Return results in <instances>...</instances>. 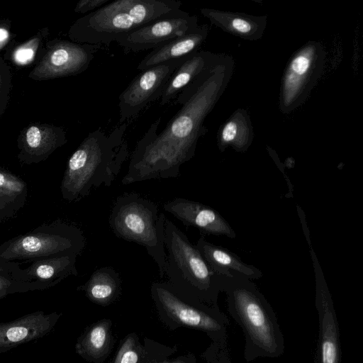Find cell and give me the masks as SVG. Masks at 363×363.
<instances>
[{
    "label": "cell",
    "mask_w": 363,
    "mask_h": 363,
    "mask_svg": "<svg viewBox=\"0 0 363 363\" xmlns=\"http://www.w3.org/2000/svg\"><path fill=\"white\" fill-rule=\"evenodd\" d=\"M218 72L212 64L174 99L179 110L157 133L159 117L138 142L132 153L123 185L154 179L177 178L181 166L195 155L203 121L216 101Z\"/></svg>",
    "instance_id": "1"
},
{
    "label": "cell",
    "mask_w": 363,
    "mask_h": 363,
    "mask_svg": "<svg viewBox=\"0 0 363 363\" xmlns=\"http://www.w3.org/2000/svg\"><path fill=\"white\" fill-rule=\"evenodd\" d=\"M126 128V122L110 133L99 128L84 139L68 160L60 186L63 199L79 201L94 189L111 186L129 156Z\"/></svg>",
    "instance_id": "2"
},
{
    "label": "cell",
    "mask_w": 363,
    "mask_h": 363,
    "mask_svg": "<svg viewBox=\"0 0 363 363\" xmlns=\"http://www.w3.org/2000/svg\"><path fill=\"white\" fill-rule=\"evenodd\" d=\"M223 291L228 312L244 333L245 360L250 362L281 356L285 344L277 317L252 279L227 278Z\"/></svg>",
    "instance_id": "3"
},
{
    "label": "cell",
    "mask_w": 363,
    "mask_h": 363,
    "mask_svg": "<svg viewBox=\"0 0 363 363\" xmlns=\"http://www.w3.org/2000/svg\"><path fill=\"white\" fill-rule=\"evenodd\" d=\"M174 0H116L79 19L72 38L82 43H118L140 27L181 9Z\"/></svg>",
    "instance_id": "4"
},
{
    "label": "cell",
    "mask_w": 363,
    "mask_h": 363,
    "mask_svg": "<svg viewBox=\"0 0 363 363\" xmlns=\"http://www.w3.org/2000/svg\"><path fill=\"white\" fill-rule=\"evenodd\" d=\"M166 216L153 201L137 193H125L114 202L108 223L116 237L144 247L165 274L167 253L164 245Z\"/></svg>",
    "instance_id": "5"
},
{
    "label": "cell",
    "mask_w": 363,
    "mask_h": 363,
    "mask_svg": "<svg viewBox=\"0 0 363 363\" xmlns=\"http://www.w3.org/2000/svg\"><path fill=\"white\" fill-rule=\"evenodd\" d=\"M164 235L167 252L164 274L172 286L182 287L206 301L216 302L218 293L223 291L227 278L216 274L196 245L167 218Z\"/></svg>",
    "instance_id": "6"
},
{
    "label": "cell",
    "mask_w": 363,
    "mask_h": 363,
    "mask_svg": "<svg viewBox=\"0 0 363 363\" xmlns=\"http://www.w3.org/2000/svg\"><path fill=\"white\" fill-rule=\"evenodd\" d=\"M86 245L83 231L74 225L57 220L0 245V256L7 260H36L74 253L79 255Z\"/></svg>",
    "instance_id": "7"
},
{
    "label": "cell",
    "mask_w": 363,
    "mask_h": 363,
    "mask_svg": "<svg viewBox=\"0 0 363 363\" xmlns=\"http://www.w3.org/2000/svg\"><path fill=\"white\" fill-rule=\"evenodd\" d=\"M152 291L165 311L180 323L211 335L216 344L220 363H231L227 346L229 320L217 307L200 308L186 303L169 284L155 283Z\"/></svg>",
    "instance_id": "8"
},
{
    "label": "cell",
    "mask_w": 363,
    "mask_h": 363,
    "mask_svg": "<svg viewBox=\"0 0 363 363\" xmlns=\"http://www.w3.org/2000/svg\"><path fill=\"white\" fill-rule=\"evenodd\" d=\"M189 55L160 64L138 74L119 95V123L135 118L147 104L160 98L174 70Z\"/></svg>",
    "instance_id": "9"
},
{
    "label": "cell",
    "mask_w": 363,
    "mask_h": 363,
    "mask_svg": "<svg viewBox=\"0 0 363 363\" xmlns=\"http://www.w3.org/2000/svg\"><path fill=\"white\" fill-rule=\"evenodd\" d=\"M311 255L315 277V304L318 317L313 363H341L340 329L334 303L313 250Z\"/></svg>",
    "instance_id": "10"
},
{
    "label": "cell",
    "mask_w": 363,
    "mask_h": 363,
    "mask_svg": "<svg viewBox=\"0 0 363 363\" xmlns=\"http://www.w3.org/2000/svg\"><path fill=\"white\" fill-rule=\"evenodd\" d=\"M198 26L196 16L180 9L131 32L117 43L125 53L154 50L192 32Z\"/></svg>",
    "instance_id": "11"
},
{
    "label": "cell",
    "mask_w": 363,
    "mask_h": 363,
    "mask_svg": "<svg viewBox=\"0 0 363 363\" xmlns=\"http://www.w3.org/2000/svg\"><path fill=\"white\" fill-rule=\"evenodd\" d=\"M163 208L186 226L199 229L203 235L236 236L233 228L215 209L198 201L175 198L166 202Z\"/></svg>",
    "instance_id": "12"
},
{
    "label": "cell",
    "mask_w": 363,
    "mask_h": 363,
    "mask_svg": "<svg viewBox=\"0 0 363 363\" xmlns=\"http://www.w3.org/2000/svg\"><path fill=\"white\" fill-rule=\"evenodd\" d=\"M56 312L35 311L0 323V353L48 334L60 318Z\"/></svg>",
    "instance_id": "13"
},
{
    "label": "cell",
    "mask_w": 363,
    "mask_h": 363,
    "mask_svg": "<svg viewBox=\"0 0 363 363\" xmlns=\"http://www.w3.org/2000/svg\"><path fill=\"white\" fill-rule=\"evenodd\" d=\"M77 256L69 253L33 260L28 267L23 269V279L30 286L31 291L54 286L64 279L78 274Z\"/></svg>",
    "instance_id": "14"
},
{
    "label": "cell",
    "mask_w": 363,
    "mask_h": 363,
    "mask_svg": "<svg viewBox=\"0 0 363 363\" xmlns=\"http://www.w3.org/2000/svg\"><path fill=\"white\" fill-rule=\"evenodd\" d=\"M196 247L211 269L221 277H244L252 280L262 276L258 268L243 262L237 255L228 249L209 242L203 236L199 238Z\"/></svg>",
    "instance_id": "15"
},
{
    "label": "cell",
    "mask_w": 363,
    "mask_h": 363,
    "mask_svg": "<svg viewBox=\"0 0 363 363\" xmlns=\"http://www.w3.org/2000/svg\"><path fill=\"white\" fill-rule=\"evenodd\" d=\"M208 28L198 26L192 32L177 38L150 51L139 63L138 69L143 71L167 62L188 56L197 51L206 39Z\"/></svg>",
    "instance_id": "16"
},
{
    "label": "cell",
    "mask_w": 363,
    "mask_h": 363,
    "mask_svg": "<svg viewBox=\"0 0 363 363\" xmlns=\"http://www.w3.org/2000/svg\"><path fill=\"white\" fill-rule=\"evenodd\" d=\"M213 57L205 51L191 54L173 72L160 97L163 106L174 99L182 90L212 64Z\"/></svg>",
    "instance_id": "17"
},
{
    "label": "cell",
    "mask_w": 363,
    "mask_h": 363,
    "mask_svg": "<svg viewBox=\"0 0 363 363\" xmlns=\"http://www.w3.org/2000/svg\"><path fill=\"white\" fill-rule=\"evenodd\" d=\"M120 278L117 272L112 267H101L90 277L88 281L81 288L93 300L106 302L118 293Z\"/></svg>",
    "instance_id": "18"
},
{
    "label": "cell",
    "mask_w": 363,
    "mask_h": 363,
    "mask_svg": "<svg viewBox=\"0 0 363 363\" xmlns=\"http://www.w3.org/2000/svg\"><path fill=\"white\" fill-rule=\"evenodd\" d=\"M27 186L21 178L0 171V200L18 210L27 197Z\"/></svg>",
    "instance_id": "19"
},
{
    "label": "cell",
    "mask_w": 363,
    "mask_h": 363,
    "mask_svg": "<svg viewBox=\"0 0 363 363\" xmlns=\"http://www.w3.org/2000/svg\"><path fill=\"white\" fill-rule=\"evenodd\" d=\"M311 62V57L306 52L300 53L293 59L284 82V93L287 99L292 98L297 93Z\"/></svg>",
    "instance_id": "20"
},
{
    "label": "cell",
    "mask_w": 363,
    "mask_h": 363,
    "mask_svg": "<svg viewBox=\"0 0 363 363\" xmlns=\"http://www.w3.org/2000/svg\"><path fill=\"white\" fill-rule=\"evenodd\" d=\"M31 291L30 286L14 275H0V300L9 294Z\"/></svg>",
    "instance_id": "21"
},
{
    "label": "cell",
    "mask_w": 363,
    "mask_h": 363,
    "mask_svg": "<svg viewBox=\"0 0 363 363\" xmlns=\"http://www.w3.org/2000/svg\"><path fill=\"white\" fill-rule=\"evenodd\" d=\"M107 329L103 325L94 326L86 338V346L89 351L99 352L104 347L107 340Z\"/></svg>",
    "instance_id": "22"
},
{
    "label": "cell",
    "mask_w": 363,
    "mask_h": 363,
    "mask_svg": "<svg viewBox=\"0 0 363 363\" xmlns=\"http://www.w3.org/2000/svg\"><path fill=\"white\" fill-rule=\"evenodd\" d=\"M43 136L40 130L36 126H31L26 132V143L33 154L41 155L43 150Z\"/></svg>",
    "instance_id": "23"
},
{
    "label": "cell",
    "mask_w": 363,
    "mask_h": 363,
    "mask_svg": "<svg viewBox=\"0 0 363 363\" xmlns=\"http://www.w3.org/2000/svg\"><path fill=\"white\" fill-rule=\"evenodd\" d=\"M23 273V269L21 268L18 263L5 259L0 256V275H14L24 281Z\"/></svg>",
    "instance_id": "24"
},
{
    "label": "cell",
    "mask_w": 363,
    "mask_h": 363,
    "mask_svg": "<svg viewBox=\"0 0 363 363\" xmlns=\"http://www.w3.org/2000/svg\"><path fill=\"white\" fill-rule=\"evenodd\" d=\"M238 135V125L234 121H228L223 128L220 135V145L233 142Z\"/></svg>",
    "instance_id": "25"
},
{
    "label": "cell",
    "mask_w": 363,
    "mask_h": 363,
    "mask_svg": "<svg viewBox=\"0 0 363 363\" xmlns=\"http://www.w3.org/2000/svg\"><path fill=\"white\" fill-rule=\"evenodd\" d=\"M109 0H81L77 4L75 11L86 13L94 11L104 6Z\"/></svg>",
    "instance_id": "26"
},
{
    "label": "cell",
    "mask_w": 363,
    "mask_h": 363,
    "mask_svg": "<svg viewBox=\"0 0 363 363\" xmlns=\"http://www.w3.org/2000/svg\"><path fill=\"white\" fill-rule=\"evenodd\" d=\"M35 51L28 47H21L15 53V59L18 63L25 64L30 62L34 55Z\"/></svg>",
    "instance_id": "27"
},
{
    "label": "cell",
    "mask_w": 363,
    "mask_h": 363,
    "mask_svg": "<svg viewBox=\"0 0 363 363\" xmlns=\"http://www.w3.org/2000/svg\"><path fill=\"white\" fill-rule=\"evenodd\" d=\"M138 353L131 349L123 350L118 355L117 363H137L138 361Z\"/></svg>",
    "instance_id": "28"
},
{
    "label": "cell",
    "mask_w": 363,
    "mask_h": 363,
    "mask_svg": "<svg viewBox=\"0 0 363 363\" xmlns=\"http://www.w3.org/2000/svg\"><path fill=\"white\" fill-rule=\"evenodd\" d=\"M231 25L233 29L240 33H247L252 28L251 24L248 21L240 18H234Z\"/></svg>",
    "instance_id": "29"
},
{
    "label": "cell",
    "mask_w": 363,
    "mask_h": 363,
    "mask_svg": "<svg viewBox=\"0 0 363 363\" xmlns=\"http://www.w3.org/2000/svg\"><path fill=\"white\" fill-rule=\"evenodd\" d=\"M18 210L0 200V220L10 218Z\"/></svg>",
    "instance_id": "30"
},
{
    "label": "cell",
    "mask_w": 363,
    "mask_h": 363,
    "mask_svg": "<svg viewBox=\"0 0 363 363\" xmlns=\"http://www.w3.org/2000/svg\"><path fill=\"white\" fill-rule=\"evenodd\" d=\"M9 33L6 30L0 28V41H3L8 38Z\"/></svg>",
    "instance_id": "31"
}]
</instances>
